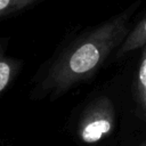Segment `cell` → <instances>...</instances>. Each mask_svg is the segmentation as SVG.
Masks as SVG:
<instances>
[{"label": "cell", "mask_w": 146, "mask_h": 146, "mask_svg": "<svg viewBox=\"0 0 146 146\" xmlns=\"http://www.w3.org/2000/svg\"><path fill=\"white\" fill-rule=\"evenodd\" d=\"M74 139L83 146H94L106 138L115 124V108L110 97L97 95L75 110L71 119Z\"/></svg>", "instance_id": "7a4b0ae2"}, {"label": "cell", "mask_w": 146, "mask_h": 146, "mask_svg": "<svg viewBox=\"0 0 146 146\" xmlns=\"http://www.w3.org/2000/svg\"><path fill=\"white\" fill-rule=\"evenodd\" d=\"M135 95L137 103V113L141 119L146 120V43L143 46Z\"/></svg>", "instance_id": "5b68a950"}, {"label": "cell", "mask_w": 146, "mask_h": 146, "mask_svg": "<svg viewBox=\"0 0 146 146\" xmlns=\"http://www.w3.org/2000/svg\"><path fill=\"white\" fill-rule=\"evenodd\" d=\"M146 43V18L140 21L129 33L127 34L123 42L116 50V58H120L128 52L143 47Z\"/></svg>", "instance_id": "277c9868"}, {"label": "cell", "mask_w": 146, "mask_h": 146, "mask_svg": "<svg viewBox=\"0 0 146 146\" xmlns=\"http://www.w3.org/2000/svg\"><path fill=\"white\" fill-rule=\"evenodd\" d=\"M7 47L8 39L0 38V98L11 88L23 67V60L10 56Z\"/></svg>", "instance_id": "3957f363"}, {"label": "cell", "mask_w": 146, "mask_h": 146, "mask_svg": "<svg viewBox=\"0 0 146 146\" xmlns=\"http://www.w3.org/2000/svg\"><path fill=\"white\" fill-rule=\"evenodd\" d=\"M39 0H0V17L22 10Z\"/></svg>", "instance_id": "8992f818"}, {"label": "cell", "mask_w": 146, "mask_h": 146, "mask_svg": "<svg viewBox=\"0 0 146 146\" xmlns=\"http://www.w3.org/2000/svg\"><path fill=\"white\" fill-rule=\"evenodd\" d=\"M0 146H11V145H8V144H3V143H1V141H0Z\"/></svg>", "instance_id": "52a82bcc"}, {"label": "cell", "mask_w": 146, "mask_h": 146, "mask_svg": "<svg viewBox=\"0 0 146 146\" xmlns=\"http://www.w3.org/2000/svg\"><path fill=\"white\" fill-rule=\"evenodd\" d=\"M139 146H146V141H145V143H143V144H141V145H139Z\"/></svg>", "instance_id": "ba28073f"}, {"label": "cell", "mask_w": 146, "mask_h": 146, "mask_svg": "<svg viewBox=\"0 0 146 146\" xmlns=\"http://www.w3.org/2000/svg\"><path fill=\"white\" fill-rule=\"evenodd\" d=\"M138 3H132L60 48L32 78L29 98L33 102H55L89 81L125 39Z\"/></svg>", "instance_id": "6da1fadb"}]
</instances>
